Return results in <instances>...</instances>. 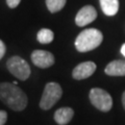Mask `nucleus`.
<instances>
[{
	"label": "nucleus",
	"mask_w": 125,
	"mask_h": 125,
	"mask_svg": "<svg viewBox=\"0 0 125 125\" xmlns=\"http://www.w3.org/2000/svg\"><path fill=\"white\" fill-rule=\"evenodd\" d=\"M0 99L14 111H23L27 105V96L14 83H0Z\"/></svg>",
	"instance_id": "nucleus-1"
},
{
	"label": "nucleus",
	"mask_w": 125,
	"mask_h": 125,
	"mask_svg": "<svg viewBox=\"0 0 125 125\" xmlns=\"http://www.w3.org/2000/svg\"><path fill=\"white\" fill-rule=\"evenodd\" d=\"M103 40L101 31L96 28L84 29L75 40V47L79 52H88L97 48Z\"/></svg>",
	"instance_id": "nucleus-2"
},
{
	"label": "nucleus",
	"mask_w": 125,
	"mask_h": 125,
	"mask_svg": "<svg viewBox=\"0 0 125 125\" xmlns=\"http://www.w3.org/2000/svg\"><path fill=\"white\" fill-rule=\"evenodd\" d=\"M62 95V90L61 85L56 83H49L45 85L44 92H43L40 106L43 109H50Z\"/></svg>",
	"instance_id": "nucleus-3"
},
{
	"label": "nucleus",
	"mask_w": 125,
	"mask_h": 125,
	"mask_svg": "<svg viewBox=\"0 0 125 125\" xmlns=\"http://www.w3.org/2000/svg\"><path fill=\"white\" fill-rule=\"evenodd\" d=\"M7 69L15 77L19 78L20 80H26L30 76V67L20 56H11L7 60L6 62Z\"/></svg>",
	"instance_id": "nucleus-4"
},
{
	"label": "nucleus",
	"mask_w": 125,
	"mask_h": 125,
	"mask_svg": "<svg viewBox=\"0 0 125 125\" xmlns=\"http://www.w3.org/2000/svg\"><path fill=\"white\" fill-rule=\"evenodd\" d=\"M91 103L101 112H108L113 106V99L111 95L99 88H94L89 94Z\"/></svg>",
	"instance_id": "nucleus-5"
},
{
	"label": "nucleus",
	"mask_w": 125,
	"mask_h": 125,
	"mask_svg": "<svg viewBox=\"0 0 125 125\" xmlns=\"http://www.w3.org/2000/svg\"><path fill=\"white\" fill-rule=\"evenodd\" d=\"M31 61L39 68H49L54 64V56L51 52L45 50H34L31 53Z\"/></svg>",
	"instance_id": "nucleus-6"
},
{
	"label": "nucleus",
	"mask_w": 125,
	"mask_h": 125,
	"mask_svg": "<svg viewBox=\"0 0 125 125\" xmlns=\"http://www.w3.org/2000/svg\"><path fill=\"white\" fill-rule=\"evenodd\" d=\"M97 18V11L92 5H85L77 13L75 17V23L77 26H85L92 23Z\"/></svg>",
	"instance_id": "nucleus-7"
},
{
	"label": "nucleus",
	"mask_w": 125,
	"mask_h": 125,
	"mask_svg": "<svg viewBox=\"0 0 125 125\" xmlns=\"http://www.w3.org/2000/svg\"><path fill=\"white\" fill-rule=\"evenodd\" d=\"M96 70V64L93 62H81L78 66H76L74 68L73 72H72V76L73 78H75L77 80H81V79H85L92 75Z\"/></svg>",
	"instance_id": "nucleus-8"
},
{
	"label": "nucleus",
	"mask_w": 125,
	"mask_h": 125,
	"mask_svg": "<svg viewBox=\"0 0 125 125\" xmlns=\"http://www.w3.org/2000/svg\"><path fill=\"white\" fill-rule=\"evenodd\" d=\"M105 74L109 76H125V61H113L105 67Z\"/></svg>",
	"instance_id": "nucleus-9"
},
{
	"label": "nucleus",
	"mask_w": 125,
	"mask_h": 125,
	"mask_svg": "<svg viewBox=\"0 0 125 125\" xmlns=\"http://www.w3.org/2000/svg\"><path fill=\"white\" fill-rule=\"evenodd\" d=\"M74 111L70 107H62L58 108L54 114V120L60 125H66L68 124L71 119L73 118Z\"/></svg>",
	"instance_id": "nucleus-10"
},
{
	"label": "nucleus",
	"mask_w": 125,
	"mask_h": 125,
	"mask_svg": "<svg viewBox=\"0 0 125 125\" xmlns=\"http://www.w3.org/2000/svg\"><path fill=\"white\" fill-rule=\"evenodd\" d=\"M100 6L106 16H115L119 10V0H99Z\"/></svg>",
	"instance_id": "nucleus-11"
},
{
	"label": "nucleus",
	"mask_w": 125,
	"mask_h": 125,
	"mask_svg": "<svg viewBox=\"0 0 125 125\" xmlns=\"http://www.w3.org/2000/svg\"><path fill=\"white\" fill-rule=\"evenodd\" d=\"M38 41L42 44H49L53 41L54 34L50 29L48 28H43L38 32Z\"/></svg>",
	"instance_id": "nucleus-12"
},
{
	"label": "nucleus",
	"mask_w": 125,
	"mask_h": 125,
	"mask_svg": "<svg viewBox=\"0 0 125 125\" xmlns=\"http://www.w3.org/2000/svg\"><path fill=\"white\" fill-rule=\"evenodd\" d=\"M66 4V0H46V5L51 13L60 11Z\"/></svg>",
	"instance_id": "nucleus-13"
},
{
	"label": "nucleus",
	"mask_w": 125,
	"mask_h": 125,
	"mask_svg": "<svg viewBox=\"0 0 125 125\" xmlns=\"http://www.w3.org/2000/svg\"><path fill=\"white\" fill-rule=\"evenodd\" d=\"M6 120H7L6 112L1 111V109H0V125H4L5 122H6Z\"/></svg>",
	"instance_id": "nucleus-14"
},
{
	"label": "nucleus",
	"mask_w": 125,
	"mask_h": 125,
	"mask_svg": "<svg viewBox=\"0 0 125 125\" xmlns=\"http://www.w3.org/2000/svg\"><path fill=\"white\" fill-rule=\"evenodd\" d=\"M20 1L21 0H6V3L10 9H15V7H17L19 5Z\"/></svg>",
	"instance_id": "nucleus-15"
},
{
	"label": "nucleus",
	"mask_w": 125,
	"mask_h": 125,
	"mask_svg": "<svg viewBox=\"0 0 125 125\" xmlns=\"http://www.w3.org/2000/svg\"><path fill=\"white\" fill-rule=\"evenodd\" d=\"M5 45L1 40H0V60L4 56V53H5Z\"/></svg>",
	"instance_id": "nucleus-16"
},
{
	"label": "nucleus",
	"mask_w": 125,
	"mask_h": 125,
	"mask_svg": "<svg viewBox=\"0 0 125 125\" xmlns=\"http://www.w3.org/2000/svg\"><path fill=\"white\" fill-rule=\"evenodd\" d=\"M122 104H123V107L125 109V92L123 93V95H122Z\"/></svg>",
	"instance_id": "nucleus-17"
},
{
	"label": "nucleus",
	"mask_w": 125,
	"mask_h": 125,
	"mask_svg": "<svg viewBox=\"0 0 125 125\" xmlns=\"http://www.w3.org/2000/svg\"><path fill=\"white\" fill-rule=\"evenodd\" d=\"M121 53H122L123 55L125 56V44H123L122 47H121Z\"/></svg>",
	"instance_id": "nucleus-18"
}]
</instances>
